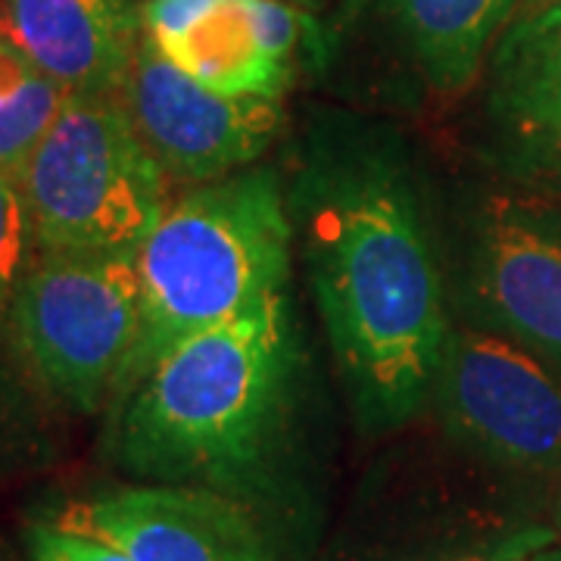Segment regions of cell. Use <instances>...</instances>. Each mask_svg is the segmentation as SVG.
Returning a JSON list of instances; mask_svg holds the SVG:
<instances>
[{
    "instance_id": "obj_16",
    "label": "cell",
    "mask_w": 561,
    "mask_h": 561,
    "mask_svg": "<svg viewBox=\"0 0 561 561\" xmlns=\"http://www.w3.org/2000/svg\"><path fill=\"white\" fill-rule=\"evenodd\" d=\"M25 549L32 561H135L119 546L81 530H69L50 518L35 522L25 530Z\"/></svg>"
},
{
    "instance_id": "obj_10",
    "label": "cell",
    "mask_w": 561,
    "mask_h": 561,
    "mask_svg": "<svg viewBox=\"0 0 561 561\" xmlns=\"http://www.w3.org/2000/svg\"><path fill=\"white\" fill-rule=\"evenodd\" d=\"M50 522L135 561H278L260 512L187 483H128L60 505Z\"/></svg>"
},
{
    "instance_id": "obj_18",
    "label": "cell",
    "mask_w": 561,
    "mask_h": 561,
    "mask_svg": "<svg viewBox=\"0 0 561 561\" xmlns=\"http://www.w3.org/2000/svg\"><path fill=\"white\" fill-rule=\"evenodd\" d=\"M530 561H561V540H559V546H549V549L534 552V559Z\"/></svg>"
},
{
    "instance_id": "obj_12",
    "label": "cell",
    "mask_w": 561,
    "mask_h": 561,
    "mask_svg": "<svg viewBox=\"0 0 561 561\" xmlns=\"http://www.w3.org/2000/svg\"><path fill=\"white\" fill-rule=\"evenodd\" d=\"M0 35L69 98H122L144 35L140 0H0Z\"/></svg>"
},
{
    "instance_id": "obj_9",
    "label": "cell",
    "mask_w": 561,
    "mask_h": 561,
    "mask_svg": "<svg viewBox=\"0 0 561 561\" xmlns=\"http://www.w3.org/2000/svg\"><path fill=\"white\" fill-rule=\"evenodd\" d=\"M144 35L228 98L284 101L309 20L290 0H140Z\"/></svg>"
},
{
    "instance_id": "obj_3",
    "label": "cell",
    "mask_w": 561,
    "mask_h": 561,
    "mask_svg": "<svg viewBox=\"0 0 561 561\" xmlns=\"http://www.w3.org/2000/svg\"><path fill=\"white\" fill-rule=\"evenodd\" d=\"M294 238L290 197L268 165L191 184L169 203L138 250L140 334L119 393L181 341L287 294Z\"/></svg>"
},
{
    "instance_id": "obj_2",
    "label": "cell",
    "mask_w": 561,
    "mask_h": 561,
    "mask_svg": "<svg viewBox=\"0 0 561 561\" xmlns=\"http://www.w3.org/2000/svg\"><path fill=\"white\" fill-rule=\"evenodd\" d=\"M290 297L194 334L113 400L110 456L147 483H187L265 515L287 493L300 419Z\"/></svg>"
},
{
    "instance_id": "obj_8",
    "label": "cell",
    "mask_w": 561,
    "mask_h": 561,
    "mask_svg": "<svg viewBox=\"0 0 561 561\" xmlns=\"http://www.w3.org/2000/svg\"><path fill=\"white\" fill-rule=\"evenodd\" d=\"M122 106L172 181L206 184L256 165L284 128V101L228 98L140 35Z\"/></svg>"
},
{
    "instance_id": "obj_5",
    "label": "cell",
    "mask_w": 561,
    "mask_h": 561,
    "mask_svg": "<svg viewBox=\"0 0 561 561\" xmlns=\"http://www.w3.org/2000/svg\"><path fill=\"white\" fill-rule=\"evenodd\" d=\"M32 378L76 412L119 393L140 334L138 253L38 250L3 312Z\"/></svg>"
},
{
    "instance_id": "obj_11",
    "label": "cell",
    "mask_w": 561,
    "mask_h": 561,
    "mask_svg": "<svg viewBox=\"0 0 561 561\" xmlns=\"http://www.w3.org/2000/svg\"><path fill=\"white\" fill-rule=\"evenodd\" d=\"M483 119L502 179L561 197V0L518 10L483 66Z\"/></svg>"
},
{
    "instance_id": "obj_20",
    "label": "cell",
    "mask_w": 561,
    "mask_h": 561,
    "mask_svg": "<svg viewBox=\"0 0 561 561\" xmlns=\"http://www.w3.org/2000/svg\"><path fill=\"white\" fill-rule=\"evenodd\" d=\"M556 527H559V540H561V493H559V505H556Z\"/></svg>"
},
{
    "instance_id": "obj_13",
    "label": "cell",
    "mask_w": 561,
    "mask_h": 561,
    "mask_svg": "<svg viewBox=\"0 0 561 561\" xmlns=\"http://www.w3.org/2000/svg\"><path fill=\"white\" fill-rule=\"evenodd\" d=\"M522 0H356L402 66L437 98H459L483 76Z\"/></svg>"
},
{
    "instance_id": "obj_7",
    "label": "cell",
    "mask_w": 561,
    "mask_h": 561,
    "mask_svg": "<svg viewBox=\"0 0 561 561\" xmlns=\"http://www.w3.org/2000/svg\"><path fill=\"white\" fill-rule=\"evenodd\" d=\"M459 312L561 371V197L512 181L478 197L461 231Z\"/></svg>"
},
{
    "instance_id": "obj_19",
    "label": "cell",
    "mask_w": 561,
    "mask_h": 561,
    "mask_svg": "<svg viewBox=\"0 0 561 561\" xmlns=\"http://www.w3.org/2000/svg\"><path fill=\"white\" fill-rule=\"evenodd\" d=\"M508 549H490V552H478V556H468V559L459 561H500V556H505Z\"/></svg>"
},
{
    "instance_id": "obj_4",
    "label": "cell",
    "mask_w": 561,
    "mask_h": 561,
    "mask_svg": "<svg viewBox=\"0 0 561 561\" xmlns=\"http://www.w3.org/2000/svg\"><path fill=\"white\" fill-rule=\"evenodd\" d=\"M169 184L122 98H69L20 175L38 250L60 253H138Z\"/></svg>"
},
{
    "instance_id": "obj_14",
    "label": "cell",
    "mask_w": 561,
    "mask_h": 561,
    "mask_svg": "<svg viewBox=\"0 0 561 561\" xmlns=\"http://www.w3.org/2000/svg\"><path fill=\"white\" fill-rule=\"evenodd\" d=\"M66 101L60 84L0 35V172L20 181Z\"/></svg>"
},
{
    "instance_id": "obj_15",
    "label": "cell",
    "mask_w": 561,
    "mask_h": 561,
    "mask_svg": "<svg viewBox=\"0 0 561 561\" xmlns=\"http://www.w3.org/2000/svg\"><path fill=\"white\" fill-rule=\"evenodd\" d=\"M38 253L32 216L20 181L0 172V319L20 287L25 268Z\"/></svg>"
},
{
    "instance_id": "obj_1",
    "label": "cell",
    "mask_w": 561,
    "mask_h": 561,
    "mask_svg": "<svg viewBox=\"0 0 561 561\" xmlns=\"http://www.w3.org/2000/svg\"><path fill=\"white\" fill-rule=\"evenodd\" d=\"M287 197L350 409L368 434L397 431L431 405L453 331L419 175L378 131H319Z\"/></svg>"
},
{
    "instance_id": "obj_17",
    "label": "cell",
    "mask_w": 561,
    "mask_h": 561,
    "mask_svg": "<svg viewBox=\"0 0 561 561\" xmlns=\"http://www.w3.org/2000/svg\"><path fill=\"white\" fill-rule=\"evenodd\" d=\"M505 549V546H500ZM478 552H490L483 546H459V542H449V546H440V542H427L421 549H402L400 556H390L387 549L381 552H371V556H346V559L337 561H459L468 559V556H478Z\"/></svg>"
},
{
    "instance_id": "obj_6",
    "label": "cell",
    "mask_w": 561,
    "mask_h": 561,
    "mask_svg": "<svg viewBox=\"0 0 561 561\" xmlns=\"http://www.w3.org/2000/svg\"><path fill=\"white\" fill-rule=\"evenodd\" d=\"M431 405L449 440L483 465L561 478V371L522 343L453 324Z\"/></svg>"
},
{
    "instance_id": "obj_21",
    "label": "cell",
    "mask_w": 561,
    "mask_h": 561,
    "mask_svg": "<svg viewBox=\"0 0 561 561\" xmlns=\"http://www.w3.org/2000/svg\"><path fill=\"white\" fill-rule=\"evenodd\" d=\"M290 3H297V7H319L321 0H290Z\"/></svg>"
}]
</instances>
